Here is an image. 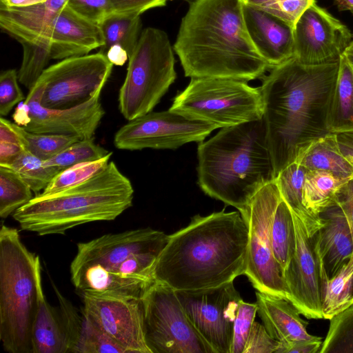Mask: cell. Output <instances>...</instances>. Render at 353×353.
Returning <instances> with one entry per match:
<instances>
[{
    "label": "cell",
    "mask_w": 353,
    "mask_h": 353,
    "mask_svg": "<svg viewBox=\"0 0 353 353\" xmlns=\"http://www.w3.org/2000/svg\"><path fill=\"white\" fill-rule=\"evenodd\" d=\"M315 0H273L261 9L279 19L292 28Z\"/></svg>",
    "instance_id": "60d3db41"
},
{
    "label": "cell",
    "mask_w": 353,
    "mask_h": 353,
    "mask_svg": "<svg viewBox=\"0 0 353 353\" xmlns=\"http://www.w3.org/2000/svg\"><path fill=\"white\" fill-rule=\"evenodd\" d=\"M281 343L273 338L264 325L253 323L243 353H277Z\"/></svg>",
    "instance_id": "ee69618b"
},
{
    "label": "cell",
    "mask_w": 353,
    "mask_h": 353,
    "mask_svg": "<svg viewBox=\"0 0 353 353\" xmlns=\"http://www.w3.org/2000/svg\"><path fill=\"white\" fill-rule=\"evenodd\" d=\"M243 12L248 34L271 69L293 58V28L261 8L243 5Z\"/></svg>",
    "instance_id": "44dd1931"
},
{
    "label": "cell",
    "mask_w": 353,
    "mask_h": 353,
    "mask_svg": "<svg viewBox=\"0 0 353 353\" xmlns=\"http://www.w3.org/2000/svg\"><path fill=\"white\" fill-rule=\"evenodd\" d=\"M322 338L311 341H301L289 345L281 343L277 353H316L322 345Z\"/></svg>",
    "instance_id": "7dc6e473"
},
{
    "label": "cell",
    "mask_w": 353,
    "mask_h": 353,
    "mask_svg": "<svg viewBox=\"0 0 353 353\" xmlns=\"http://www.w3.org/2000/svg\"><path fill=\"white\" fill-rule=\"evenodd\" d=\"M18 72L9 69L0 74V114L8 115L11 110L26 99L19 83Z\"/></svg>",
    "instance_id": "ab89813d"
},
{
    "label": "cell",
    "mask_w": 353,
    "mask_h": 353,
    "mask_svg": "<svg viewBox=\"0 0 353 353\" xmlns=\"http://www.w3.org/2000/svg\"><path fill=\"white\" fill-rule=\"evenodd\" d=\"M243 5L262 8L273 0H240Z\"/></svg>",
    "instance_id": "816d5d0a"
},
{
    "label": "cell",
    "mask_w": 353,
    "mask_h": 353,
    "mask_svg": "<svg viewBox=\"0 0 353 353\" xmlns=\"http://www.w3.org/2000/svg\"><path fill=\"white\" fill-rule=\"evenodd\" d=\"M172 0H110L113 13L141 15L145 11L165 6Z\"/></svg>",
    "instance_id": "f6af8a7d"
},
{
    "label": "cell",
    "mask_w": 353,
    "mask_h": 353,
    "mask_svg": "<svg viewBox=\"0 0 353 353\" xmlns=\"http://www.w3.org/2000/svg\"><path fill=\"white\" fill-rule=\"evenodd\" d=\"M113 65L99 52L66 58L46 68L37 81L43 85L41 105L63 109L87 101L102 90Z\"/></svg>",
    "instance_id": "8fae6325"
},
{
    "label": "cell",
    "mask_w": 353,
    "mask_h": 353,
    "mask_svg": "<svg viewBox=\"0 0 353 353\" xmlns=\"http://www.w3.org/2000/svg\"><path fill=\"white\" fill-rule=\"evenodd\" d=\"M169 110L223 128L262 119L263 102L260 88L247 81L191 78Z\"/></svg>",
    "instance_id": "ba28073f"
},
{
    "label": "cell",
    "mask_w": 353,
    "mask_h": 353,
    "mask_svg": "<svg viewBox=\"0 0 353 353\" xmlns=\"http://www.w3.org/2000/svg\"><path fill=\"white\" fill-rule=\"evenodd\" d=\"M306 172V168L294 161L274 178L283 199L290 210L299 215L309 212L303 204V185Z\"/></svg>",
    "instance_id": "8d00e7d4"
},
{
    "label": "cell",
    "mask_w": 353,
    "mask_h": 353,
    "mask_svg": "<svg viewBox=\"0 0 353 353\" xmlns=\"http://www.w3.org/2000/svg\"><path fill=\"white\" fill-rule=\"evenodd\" d=\"M197 157L201 189L239 212L274 179L263 118L221 128L200 142Z\"/></svg>",
    "instance_id": "277c9868"
},
{
    "label": "cell",
    "mask_w": 353,
    "mask_h": 353,
    "mask_svg": "<svg viewBox=\"0 0 353 353\" xmlns=\"http://www.w3.org/2000/svg\"><path fill=\"white\" fill-rule=\"evenodd\" d=\"M248 225L239 211L194 215L168 236L152 270L156 282L175 290L214 288L244 274Z\"/></svg>",
    "instance_id": "7a4b0ae2"
},
{
    "label": "cell",
    "mask_w": 353,
    "mask_h": 353,
    "mask_svg": "<svg viewBox=\"0 0 353 353\" xmlns=\"http://www.w3.org/2000/svg\"><path fill=\"white\" fill-rule=\"evenodd\" d=\"M330 133L353 132V66L343 54L327 117Z\"/></svg>",
    "instance_id": "d4e9b609"
},
{
    "label": "cell",
    "mask_w": 353,
    "mask_h": 353,
    "mask_svg": "<svg viewBox=\"0 0 353 353\" xmlns=\"http://www.w3.org/2000/svg\"><path fill=\"white\" fill-rule=\"evenodd\" d=\"M339 65H304L293 57L263 77V119L274 178L310 143L330 133L327 117Z\"/></svg>",
    "instance_id": "6da1fadb"
},
{
    "label": "cell",
    "mask_w": 353,
    "mask_h": 353,
    "mask_svg": "<svg viewBox=\"0 0 353 353\" xmlns=\"http://www.w3.org/2000/svg\"><path fill=\"white\" fill-rule=\"evenodd\" d=\"M112 154V152H110L98 160L75 164L61 170L39 194H53L88 180L108 165Z\"/></svg>",
    "instance_id": "e575fe53"
},
{
    "label": "cell",
    "mask_w": 353,
    "mask_h": 353,
    "mask_svg": "<svg viewBox=\"0 0 353 353\" xmlns=\"http://www.w3.org/2000/svg\"><path fill=\"white\" fill-rule=\"evenodd\" d=\"M176 292L190 322L214 353H230L234 322L241 300L234 281Z\"/></svg>",
    "instance_id": "5bb4252c"
},
{
    "label": "cell",
    "mask_w": 353,
    "mask_h": 353,
    "mask_svg": "<svg viewBox=\"0 0 353 353\" xmlns=\"http://www.w3.org/2000/svg\"><path fill=\"white\" fill-rule=\"evenodd\" d=\"M142 302L151 353H214L190 322L175 290L155 282Z\"/></svg>",
    "instance_id": "30bf717a"
},
{
    "label": "cell",
    "mask_w": 353,
    "mask_h": 353,
    "mask_svg": "<svg viewBox=\"0 0 353 353\" xmlns=\"http://www.w3.org/2000/svg\"><path fill=\"white\" fill-rule=\"evenodd\" d=\"M336 135L342 154L353 165V132L338 133Z\"/></svg>",
    "instance_id": "c3c4849f"
},
{
    "label": "cell",
    "mask_w": 353,
    "mask_h": 353,
    "mask_svg": "<svg viewBox=\"0 0 353 353\" xmlns=\"http://www.w3.org/2000/svg\"><path fill=\"white\" fill-rule=\"evenodd\" d=\"M32 190L10 168L0 165V216L7 218L32 198Z\"/></svg>",
    "instance_id": "1f68e13d"
},
{
    "label": "cell",
    "mask_w": 353,
    "mask_h": 353,
    "mask_svg": "<svg viewBox=\"0 0 353 353\" xmlns=\"http://www.w3.org/2000/svg\"><path fill=\"white\" fill-rule=\"evenodd\" d=\"M174 52L165 31L152 27L142 30L119 92V110L125 119L152 112L174 82Z\"/></svg>",
    "instance_id": "52a82bcc"
},
{
    "label": "cell",
    "mask_w": 353,
    "mask_h": 353,
    "mask_svg": "<svg viewBox=\"0 0 353 353\" xmlns=\"http://www.w3.org/2000/svg\"><path fill=\"white\" fill-rule=\"evenodd\" d=\"M134 188L114 161L88 180L57 192L35 195L13 214L21 229L61 234L86 223L112 221L132 205Z\"/></svg>",
    "instance_id": "5b68a950"
},
{
    "label": "cell",
    "mask_w": 353,
    "mask_h": 353,
    "mask_svg": "<svg viewBox=\"0 0 353 353\" xmlns=\"http://www.w3.org/2000/svg\"><path fill=\"white\" fill-rule=\"evenodd\" d=\"M11 125L19 137L24 148L44 161L51 159L79 140L72 136L31 132L15 123L11 122Z\"/></svg>",
    "instance_id": "836d02e7"
},
{
    "label": "cell",
    "mask_w": 353,
    "mask_h": 353,
    "mask_svg": "<svg viewBox=\"0 0 353 353\" xmlns=\"http://www.w3.org/2000/svg\"><path fill=\"white\" fill-rule=\"evenodd\" d=\"M24 100L30 121L24 128L39 134L72 136L79 139L94 137L105 114L100 101L101 90L87 101L70 108L53 109L43 106L42 84L37 81Z\"/></svg>",
    "instance_id": "ac0fdd59"
},
{
    "label": "cell",
    "mask_w": 353,
    "mask_h": 353,
    "mask_svg": "<svg viewBox=\"0 0 353 353\" xmlns=\"http://www.w3.org/2000/svg\"><path fill=\"white\" fill-rule=\"evenodd\" d=\"M46 1V0H0V6L6 8L26 7Z\"/></svg>",
    "instance_id": "f907efd6"
},
{
    "label": "cell",
    "mask_w": 353,
    "mask_h": 353,
    "mask_svg": "<svg viewBox=\"0 0 353 353\" xmlns=\"http://www.w3.org/2000/svg\"><path fill=\"white\" fill-rule=\"evenodd\" d=\"M256 313V303L241 300L234 322L230 353H243Z\"/></svg>",
    "instance_id": "f35d334b"
},
{
    "label": "cell",
    "mask_w": 353,
    "mask_h": 353,
    "mask_svg": "<svg viewBox=\"0 0 353 353\" xmlns=\"http://www.w3.org/2000/svg\"><path fill=\"white\" fill-rule=\"evenodd\" d=\"M105 55L113 65L118 66L124 65L129 59L125 50L119 46L110 47Z\"/></svg>",
    "instance_id": "681fc988"
},
{
    "label": "cell",
    "mask_w": 353,
    "mask_h": 353,
    "mask_svg": "<svg viewBox=\"0 0 353 353\" xmlns=\"http://www.w3.org/2000/svg\"><path fill=\"white\" fill-rule=\"evenodd\" d=\"M323 319L333 316L353 305V255L332 278L321 285Z\"/></svg>",
    "instance_id": "f1b7e54d"
},
{
    "label": "cell",
    "mask_w": 353,
    "mask_h": 353,
    "mask_svg": "<svg viewBox=\"0 0 353 353\" xmlns=\"http://www.w3.org/2000/svg\"><path fill=\"white\" fill-rule=\"evenodd\" d=\"M352 40L349 28L315 2L294 28L293 57L309 65L339 62Z\"/></svg>",
    "instance_id": "9a60e30c"
},
{
    "label": "cell",
    "mask_w": 353,
    "mask_h": 353,
    "mask_svg": "<svg viewBox=\"0 0 353 353\" xmlns=\"http://www.w3.org/2000/svg\"><path fill=\"white\" fill-rule=\"evenodd\" d=\"M294 161L307 170H324L343 179L353 178V165L342 154L334 133L310 143Z\"/></svg>",
    "instance_id": "484cf974"
},
{
    "label": "cell",
    "mask_w": 353,
    "mask_h": 353,
    "mask_svg": "<svg viewBox=\"0 0 353 353\" xmlns=\"http://www.w3.org/2000/svg\"><path fill=\"white\" fill-rule=\"evenodd\" d=\"M67 6L81 17L99 25L113 13L110 0H68Z\"/></svg>",
    "instance_id": "7bdbcfd3"
},
{
    "label": "cell",
    "mask_w": 353,
    "mask_h": 353,
    "mask_svg": "<svg viewBox=\"0 0 353 353\" xmlns=\"http://www.w3.org/2000/svg\"><path fill=\"white\" fill-rule=\"evenodd\" d=\"M350 63L353 66V40L350 42L348 47L344 52Z\"/></svg>",
    "instance_id": "db71d44e"
},
{
    "label": "cell",
    "mask_w": 353,
    "mask_h": 353,
    "mask_svg": "<svg viewBox=\"0 0 353 353\" xmlns=\"http://www.w3.org/2000/svg\"><path fill=\"white\" fill-rule=\"evenodd\" d=\"M83 310L127 353H151L142 299L83 294Z\"/></svg>",
    "instance_id": "e0dca14e"
},
{
    "label": "cell",
    "mask_w": 353,
    "mask_h": 353,
    "mask_svg": "<svg viewBox=\"0 0 353 353\" xmlns=\"http://www.w3.org/2000/svg\"><path fill=\"white\" fill-rule=\"evenodd\" d=\"M51 283L58 300L59 312L67 337L68 353H127L83 310L79 313L52 281Z\"/></svg>",
    "instance_id": "7402d4cb"
},
{
    "label": "cell",
    "mask_w": 353,
    "mask_h": 353,
    "mask_svg": "<svg viewBox=\"0 0 353 353\" xmlns=\"http://www.w3.org/2000/svg\"><path fill=\"white\" fill-rule=\"evenodd\" d=\"M68 1L46 0L19 8L0 6V27L21 44L34 43L44 37Z\"/></svg>",
    "instance_id": "603a6c76"
},
{
    "label": "cell",
    "mask_w": 353,
    "mask_h": 353,
    "mask_svg": "<svg viewBox=\"0 0 353 353\" xmlns=\"http://www.w3.org/2000/svg\"><path fill=\"white\" fill-rule=\"evenodd\" d=\"M341 11L347 10L353 14V0H334Z\"/></svg>",
    "instance_id": "f5cc1de1"
},
{
    "label": "cell",
    "mask_w": 353,
    "mask_h": 353,
    "mask_svg": "<svg viewBox=\"0 0 353 353\" xmlns=\"http://www.w3.org/2000/svg\"><path fill=\"white\" fill-rule=\"evenodd\" d=\"M215 129L212 124L170 110L150 112L121 127L114 134V145L130 151L174 150L188 143L201 142Z\"/></svg>",
    "instance_id": "4fadbf2b"
},
{
    "label": "cell",
    "mask_w": 353,
    "mask_h": 353,
    "mask_svg": "<svg viewBox=\"0 0 353 353\" xmlns=\"http://www.w3.org/2000/svg\"><path fill=\"white\" fill-rule=\"evenodd\" d=\"M330 321L319 353H353V305Z\"/></svg>",
    "instance_id": "d590c367"
},
{
    "label": "cell",
    "mask_w": 353,
    "mask_h": 353,
    "mask_svg": "<svg viewBox=\"0 0 353 353\" xmlns=\"http://www.w3.org/2000/svg\"><path fill=\"white\" fill-rule=\"evenodd\" d=\"M334 204L337 205L343 212L353 239V178L348 180L339 189Z\"/></svg>",
    "instance_id": "bcb514c9"
},
{
    "label": "cell",
    "mask_w": 353,
    "mask_h": 353,
    "mask_svg": "<svg viewBox=\"0 0 353 353\" xmlns=\"http://www.w3.org/2000/svg\"><path fill=\"white\" fill-rule=\"evenodd\" d=\"M348 180L324 170H307L303 185V204L312 214L319 215L334 205L339 189Z\"/></svg>",
    "instance_id": "83f0119b"
},
{
    "label": "cell",
    "mask_w": 353,
    "mask_h": 353,
    "mask_svg": "<svg viewBox=\"0 0 353 353\" xmlns=\"http://www.w3.org/2000/svg\"><path fill=\"white\" fill-rule=\"evenodd\" d=\"M6 167L17 172L35 195L41 194L54 176L61 171L56 167L46 165L44 160L26 149H24L12 163Z\"/></svg>",
    "instance_id": "d6a6232c"
},
{
    "label": "cell",
    "mask_w": 353,
    "mask_h": 353,
    "mask_svg": "<svg viewBox=\"0 0 353 353\" xmlns=\"http://www.w3.org/2000/svg\"><path fill=\"white\" fill-rule=\"evenodd\" d=\"M168 236L150 228L108 234L77 244L70 264V274L88 268L112 273L133 255L148 252L161 253Z\"/></svg>",
    "instance_id": "2e32d148"
},
{
    "label": "cell",
    "mask_w": 353,
    "mask_h": 353,
    "mask_svg": "<svg viewBox=\"0 0 353 353\" xmlns=\"http://www.w3.org/2000/svg\"><path fill=\"white\" fill-rule=\"evenodd\" d=\"M270 241L275 260L283 273L295 251L296 234L291 210L283 197L272 217Z\"/></svg>",
    "instance_id": "4dcf8cb0"
},
{
    "label": "cell",
    "mask_w": 353,
    "mask_h": 353,
    "mask_svg": "<svg viewBox=\"0 0 353 353\" xmlns=\"http://www.w3.org/2000/svg\"><path fill=\"white\" fill-rule=\"evenodd\" d=\"M322 225L314 234L321 285L334 276L353 255V239L347 219L334 204L319 214Z\"/></svg>",
    "instance_id": "ffe728a7"
},
{
    "label": "cell",
    "mask_w": 353,
    "mask_h": 353,
    "mask_svg": "<svg viewBox=\"0 0 353 353\" xmlns=\"http://www.w3.org/2000/svg\"><path fill=\"white\" fill-rule=\"evenodd\" d=\"M110 152L95 143L94 137L79 139L51 159L45 161V164L62 170L75 164L98 160Z\"/></svg>",
    "instance_id": "74e56055"
},
{
    "label": "cell",
    "mask_w": 353,
    "mask_h": 353,
    "mask_svg": "<svg viewBox=\"0 0 353 353\" xmlns=\"http://www.w3.org/2000/svg\"><path fill=\"white\" fill-rule=\"evenodd\" d=\"M43 290L39 256L18 231L0 230V339L10 353H32V332Z\"/></svg>",
    "instance_id": "8992f818"
},
{
    "label": "cell",
    "mask_w": 353,
    "mask_h": 353,
    "mask_svg": "<svg viewBox=\"0 0 353 353\" xmlns=\"http://www.w3.org/2000/svg\"><path fill=\"white\" fill-rule=\"evenodd\" d=\"M181 1H186V2L189 3H192V2H194V1H195L196 0H181Z\"/></svg>",
    "instance_id": "11a10c76"
},
{
    "label": "cell",
    "mask_w": 353,
    "mask_h": 353,
    "mask_svg": "<svg viewBox=\"0 0 353 353\" xmlns=\"http://www.w3.org/2000/svg\"><path fill=\"white\" fill-rule=\"evenodd\" d=\"M173 49L187 77L248 82L271 69L248 34L240 0L190 3Z\"/></svg>",
    "instance_id": "3957f363"
},
{
    "label": "cell",
    "mask_w": 353,
    "mask_h": 353,
    "mask_svg": "<svg viewBox=\"0 0 353 353\" xmlns=\"http://www.w3.org/2000/svg\"><path fill=\"white\" fill-rule=\"evenodd\" d=\"M296 234L295 251L283 273L290 301L307 319H323L319 265L314 234L322 225L319 215L292 211Z\"/></svg>",
    "instance_id": "7c38bea8"
},
{
    "label": "cell",
    "mask_w": 353,
    "mask_h": 353,
    "mask_svg": "<svg viewBox=\"0 0 353 353\" xmlns=\"http://www.w3.org/2000/svg\"><path fill=\"white\" fill-rule=\"evenodd\" d=\"M32 353H68V341L59 312L50 305L43 291L32 332Z\"/></svg>",
    "instance_id": "4316f807"
},
{
    "label": "cell",
    "mask_w": 353,
    "mask_h": 353,
    "mask_svg": "<svg viewBox=\"0 0 353 353\" xmlns=\"http://www.w3.org/2000/svg\"><path fill=\"white\" fill-rule=\"evenodd\" d=\"M21 141L11 122L0 118V165L8 166L24 150Z\"/></svg>",
    "instance_id": "b9f144b4"
},
{
    "label": "cell",
    "mask_w": 353,
    "mask_h": 353,
    "mask_svg": "<svg viewBox=\"0 0 353 353\" xmlns=\"http://www.w3.org/2000/svg\"><path fill=\"white\" fill-rule=\"evenodd\" d=\"M282 196L274 179L262 186L240 212L248 228L245 275L259 292L287 299L283 272L274 256L270 226Z\"/></svg>",
    "instance_id": "9c48e42d"
},
{
    "label": "cell",
    "mask_w": 353,
    "mask_h": 353,
    "mask_svg": "<svg viewBox=\"0 0 353 353\" xmlns=\"http://www.w3.org/2000/svg\"><path fill=\"white\" fill-rule=\"evenodd\" d=\"M99 26L103 37V45L99 48V52L105 55L110 47L119 46L130 57L142 32L140 16L112 13Z\"/></svg>",
    "instance_id": "f546056e"
},
{
    "label": "cell",
    "mask_w": 353,
    "mask_h": 353,
    "mask_svg": "<svg viewBox=\"0 0 353 353\" xmlns=\"http://www.w3.org/2000/svg\"><path fill=\"white\" fill-rule=\"evenodd\" d=\"M103 45L100 26L81 17L67 4L54 18L44 37L28 43L32 52L43 61L88 54Z\"/></svg>",
    "instance_id": "d6986e66"
},
{
    "label": "cell",
    "mask_w": 353,
    "mask_h": 353,
    "mask_svg": "<svg viewBox=\"0 0 353 353\" xmlns=\"http://www.w3.org/2000/svg\"><path fill=\"white\" fill-rule=\"evenodd\" d=\"M257 313L269 334L282 345L320 337L309 334L308 322L288 299L268 293L256 292Z\"/></svg>",
    "instance_id": "cb8c5ba5"
}]
</instances>
